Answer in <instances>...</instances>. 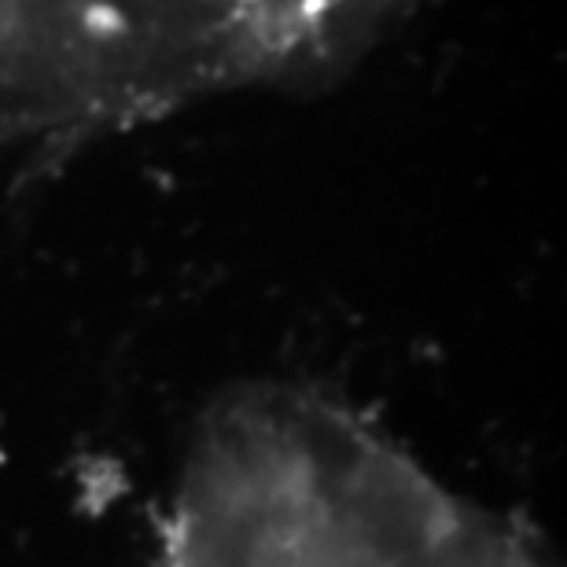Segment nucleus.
<instances>
[{
    "label": "nucleus",
    "mask_w": 567,
    "mask_h": 567,
    "mask_svg": "<svg viewBox=\"0 0 567 567\" xmlns=\"http://www.w3.org/2000/svg\"><path fill=\"white\" fill-rule=\"evenodd\" d=\"M158 567H546L530 542L450 494L317 394H236L199 431Z\"/></svg>",
    "instance_id": "1"
}]
</instances>
